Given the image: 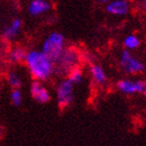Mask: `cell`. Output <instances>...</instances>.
Masks as SVG:
<instances>
[{"label":"cell","instance_id":"30bf717a","mask_svg":"<svg viewBox=\"0 0 146 146\" xmlns=\"http://www.w3.org/2000/svg\"><path fill=\"white\" fill-rule=\"evenodd\" d=\"M90 73L94 82L98 86H102L107 82V74L104 72V68L99 64H91Z\"/></svg>","mask_w":146,"mask_h":146},{"label":"cell","instance_id":"7c38bea8","mask_svg":"<svg viewBox=\"0 0 146 146\" xmlns=\"http://www.w3.org/2000/svg\"><path fill=\"white\" fill-rule=\"evenodd\" d=\"M26 53L27 52L25 51L24 48H22V47H16L9 53V61L12 62V63H21V62H24Z\"/></svg>","mask_w":146,"mask_h":146},{"label":"cell","instance_id":"ac0fdd59","mask_svg":"<svg viewBox=\"0 0 146 146\" xmlns=\"http://www.w3.org/2000/svg\"><path fill=\"white\" fill-rule=\"evenodd\" d=\"M142 9H143V11L146 13V0H143V1H142Z\"/></svg>","mask_w":146,"mask_h":146},{"label":"cell","instance_id":"277c9868","mask_svg":"<svg viewBox=\"0 0 146 146\" xmlns=\"http://www.w3.org/2000/svg\"><path fill=\"white\" fill-rule=\"evenodd\" d=\"M119 65L125 73L127 74H139L142 73L145 69V65L143 62L135 58L131 50L123 49L120 54V60H119Z\"/></svg>","mask_w":146,"mask_h":146},{"label":"cell","instance_id":"52a82bcc","mask_svg":"<svg viewBox=\"0 0 146 146\" xmlns=\"http://www.w3.org/2000/svg\"><path fill=\"white\" fill-rule=\"evenodd\" d=\"M106 11L114 16H125L129 11V3L127 0H111L108 2Z\"/></svg>","mask_w":146,"mask_h":146},{"label":"cell","instance_id":"3957f363","mask_svg":"<svg viewBox=\"0 0 146 146\" xmlns=\"http://www.w3.org/2000/svg\"><path fill=\"white\" fill-rule=\"evenodd\" d=\"M79 58V53L75 48H65L61 58L54 64V72L56 71L61 74H68L73 68L78 67Z\"/></svg>","mask_w":146,"mask_h":146},{"label":"cell","instance_id":"4fadbf2b","mask_svg":"<svg viewBox=\"0 0 146 146\" xmlns=\"http://www.w3.org/2000/svg\"><path fill=\"white\" fill-rule=\"evenodd\" d=\"M67 78L72 82L73 85H80L84 82V73L79 67L73 68L70 72L68 73Z\"/></svg>","mask_w":146,"mask_h":146},{"label":"cell","instance_id":"e0dca14e","mask_svg":"<svg viewBox=\"0 0 146 146\" xmlns=\"http://www.w3.org/2000/svg\"><path fill=\"white\" fill-rule=\"evenodd\" d=\"M139 93L146 97V80H140V90Z\"/></svg>","mask_w":146,"mask_h":146},{"label":"cell","instance_id":"9c48e42d","mask_svg":"<svg viewBox=\"0 0 146 146\" xmlns=\"http://www.w3.org/2000/svg\"><path fill=\"white\" fill-rule=\"evenodd\" d=\"M51 9L50 3L47 0H33L28 5V13L31 16H41L49 12Z\"/></svg>","mask_w":146,"mask_h":146},{"label":"cell","instance_id":"2e32d148","mask_svg":"<svg viewBox=\"0 0 146 146\" xmlns=\"http://www.w3.org/2000/svg\"><path fill=\"white\" fill-rule=\"evenodd\" d=\"M22 93L20 89H13L11 92V102L14 107H19L22 104Z\"/></svg>","mask_w":146,"mask_h":146},{"label":"cell","instance_id":"5bb4252c","mask_svg":"<svg viewBox=\"0 0 146 146\" xmlns=\"http://www.w3.org/2000/svg\"><path fill=\"white\" fill-rule=\"evenodd\" d=\"M123 45L127 50H135L141 45V41L137 36L135 35H128L123 40Z\"/></svg>","mask_w":146,"mask_h":146},{"label":"cell","instance_id":"9a60e30c","mask_svg":"<svg viewBox=\"0 0 146 146\" xmlns=\"http://www.w3.org/2000/svg\"><path fill=\"white\" fill-rule=\"evenodd\" d=\"M7 82L13 89H20L22 86L21 77L15 71H9L7 73Z\"/></svg>","mask_w":146,"mask_h":146},{"label":"cell","instance_id":"8fae6325","mask_svg":"<svg viewBox=\"0 0 146 146\" xmlns=\"http://www.w3.org/2000/svg\"><path fill=\"white\" fill-rule=\"evenodd\" d=\"M22 27V21L21 19L15 18L12 21V23L5 28V31H3V36L6 40H13L18 36Z\"/></svg>","mask_w":146,"mask_h":146},{"label":"cell","instance_id":"d6986e66","mask_svg":"<svg viewBox=\"0 0 146 146\" xmlns=\"http://www.w3.org/2000/svg\"><path fill=\"white\" fill-rule=\"evenodd\" d=\"M100 2H102V3H108V2H110L111 0H99Z\"/></svg>","mask_w":146,"mask_h":146},{"label":"cell","instance_id":"7a4b0ae2","mask_svg":"<svg viewBox=\"0 0 146 146\" xmlns=\"http://www.w3.org/2000/svg\"><path fill=\"white\" fill-rule=\"evenodd\" d=\"M65 50V38L58 31H53L49 35L42 44L41 51L48 56L53 64H55L61 58Z\"/></svg>","mask_w":146,"mask_h":146},{"label":"cell","instance_id":"5b68a950","mask_svg":"<svg viewBox=\"0 0 146 146\" xmlns=\"http://www.w3.org/2000/svg\"><path fill=\"white\" fill-rule=\"evenodd\" d=\"M74 85L66 77L56 87V100L60 109L70 107L74 100Z\"/></svg>","mask_w":146,"mask_h":146},{"label":"cell","instance_id":"6da1fadb","mask_svg":"<svg viewBox=\"0 0 146 146\" xmlns=\"http://www.w3.org/2000/svg\"><path fill=\"white\" fill-rule=\"evenodd\" d=\"M25 65L35 80H47L54 73V64L41 50H31L26 53Z\"/></svg>","mask_w":146,"mask_h":146},{"label":"cell","instance_id":"8992f818","mask_svg":"<svg viewBox=\"0 0 146 146\" xmlns=\"http://www.w3.org/2000/svg\"><path fill=\"white\" fill-rule=\"evenodd\" d=\"M31 97L39 104H47L51 99V95H50L49 91L39 80H35L31 82Z\"/></svg>","mask_w":146,"mask_h":146},{"label":"cell","instance_id":"ba28073f","mask_svg":"<svg viewBox=\"0 0 146 146\" xmlns=\"http://www.w3.org/2000/svg\"><path fill=\"white\" fill-rule=\"evenodd\" d=\"M117 89L126 95H133L139 93L140 90V80L133 79H120L117 82Z\"/></svg>","mask_w":146,"mask_h":146}]
</instances>
